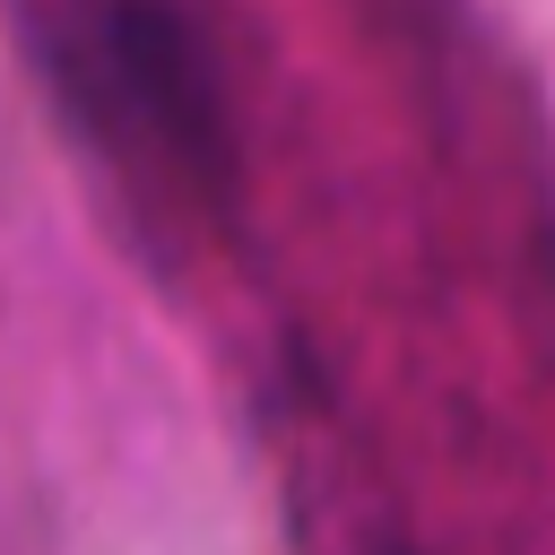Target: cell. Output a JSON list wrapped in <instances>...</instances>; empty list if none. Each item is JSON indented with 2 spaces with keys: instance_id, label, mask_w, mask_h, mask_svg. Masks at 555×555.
I'll use <instances>...</instances> for the list:
<instances>
[{
  "instance_id": "1",
  "label": "cell",
  "mask_w": 555,
  "mask_h": 555,
  "mask_svg": "<svg viewBox=\"0 0 555 555\" xmlns=\"http://www.w3.org/2000/svg\"><path fill=\"white\" fill-rule=\"evenodd\" d=\"M69 69L113 104V121H130L182 173H225V95L182 0H78Z\"/></svg>"
}]
</instances>
